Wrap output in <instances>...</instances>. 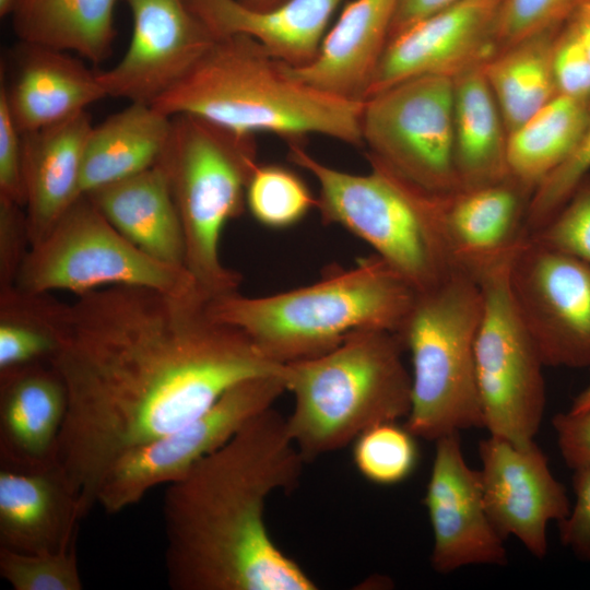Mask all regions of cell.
Segmentation results:
<instances>
[{"label":"cell","instance_id":"1","mask_svg":"<svg viewBox=\"0 0 590 590\" xmlns=\"http://www.w3.org/2000/svg\"><path fill=\"white\" fill-rule=\"evenodd\" d=\"M209 300L127 285L73 303L48 298L59 339L48 363L68 397L54 461L82 519L127 452L194 420L236 384L281 370L245 332L214 319Z\"/></svg>","mask_w":590,"mask_h":590},{"label":"cell","instance_id":"2","mask_svg":"<svg viewBox=\"0 0 590 590\" xmlns=\"http://www.w3.org/2000/svg\"><path fill=\"white\" fill-rule=\"evenodd\" d=\"M306 461L287 421L270 408L167 484L162 515L173 590H315L272 540L267 499L293 491Z\"/></svg>","mask_w":590,"mask_h":590},{"label":"cell","instance_id":"3","mask_svg":"<svg viewBox=\"0 0 590 590\" xmlns=\"http://www.w3.org/2000/svg\"><path fill=\"white\" fill-rule=\"evenodd\" d=\"M363 104L295 79L257 40L233 35L215 38L151 105L169 117L189 114L238 133L271 132L287 144L321 134L362 146Z\"/></svg>","mask_w":590,"mask_h":590},{"label":"cell","instance_id":"4","mask_svg":"<svg viewBox=\"0 0 590 590\" xmlns=\"http://www.w3.org/2000/svg\"><path fill=\"white\" fill-rule=\"evenodd\" d=\"M417 291L374 253L318 282L267 296L233 292L208 302L209 314L245 332L271 361L323 354L349 334L382 329L399 334Z\"/></svg>","mask_w":590,"mask_h":590},{"label":"cell","instance_id":"5","mask_svg":"<svg viewBox=\"0 0 590 590\" xmlns=\"http://www.w3.org/2000/svg\"><path fill=\"white\" fill-rule=\"evenodd\" d=\"M404 350L394 332L362 329L323 354L282 365L294 398L287 428L306 463L375 425L406 418L412 378Z\"/></svg>","mask_w":590,"mask_h":590},{"label":"cell","instance_id":"6","mask_svg":"<svg viewBox=\"0 0 590 590\" xmlns=\"http://www.w3.org/2000/svg\"><path fill=\"white\" fill-rule=\"evenodd\" d=\"M253 134L238 133L204 118L172 117L157 161L180 219L185 268L209 298L233 292L241 282L225 267L220 241L225 225L243 214L249 178L259 164Z\"/></svg>","mask_w":590,"mask_h":590},{"label":"cell","instance_id":"7","mask_svg":"<svg viewBox=\"0 0 590 590\" xmlns=\"http://www.w3.org/2000/svg\"><path fill=\"white\" fill-rule=\"evenodd\" d=\"M481 312L480 283L462 270L417 292L399 332L412 361L411 409L404 426L416 438L435 441L484 428L474 359Z\"/></svg>","mask_w":590,"mask_h":590},{"label":"cell","instance_id":"8","mask_svg":"<svg viewBox=\"0 0 590 590\" xmlns=\"http://www.w3.org/2000/svg\"><path fill=\"white\" fill-rule=\"evenodd\" d=\"M288 158L317 181L323 224H337L368 244L417 292L456 269L426 225L413 184L367 155L370 172L346 173L317 160L303 143H288Z\"/></svg>","mask_w":590,"mask_h":590},{"label":"cell","instance_id":"9","mask_svg":"<svg viewBox=\"0 0 590 590\" xmlns=\"http://www.w3.org/2000/svg\"><path fill=\"white\" fill-rule=\"evenodd\" d=\"M117 285L177 296L204 295L186 268L161 262L135 247L87 196L76 199L49 232L28 247L13 284L27 294L67 291L75 297Z\"/></svg>","mask_w":590,"mask_h":590},{"label":"cell","instance_id":"10","mask_svg":"<svg viewBox=\"0 0 590 590\" xmlns=\"http://www.w3.org/2000/svg\"><path fill=\"white\" fill-rule=\"evenodd\" d=\"M511 257L477 278L482 312L474 344L475 377L484 428L491 436L524 446L534 441L543 420L545 366L511 297Z\"/></svg>","mask_w":590,"mask_h":590},{"label":"cell","instance_id":"11","mask_svg":"<svg viewBox=\"0 0 590 590\" xmlns=\"http://www.w3.org/2000/svg\"><path fill=\"white\" fill-rule=\"evenodd\" d=\"M452 76L404 80L364 99L367 155L415 185L447 192L460 188L453 156Z\"/></svg>","mask_w":590,"mask_h":590},{"label":"cell","instance_id":"12","mask_svg":"<svg viewBox=\"0 0 590 590\" xmlns=\"http://www.w3.org/2000/svg\"><path fill=\"white\" fill-rule=\"evenodd\" d=\"M285 391L281 370L236 384L194 420L116 461L103 479L96 506L115 515L138 504L152 488L180 479L252 417L272 408Z\"/></svg>","mask_w":590,"mask_h":590},{"label":"cell","instance_id":"13","mask_svg":"<svg viewBox=\"0 0 590 590\" xmlns=\"http://www.w3.org/2000/svg\"><path fill=\"white\" fill-rule=\"evenodd\" d=\"M508 283L544 366L590 367V264L528 234L511 257Z\"/></svg>","mask_w":590,"mask_h":590},{"label":"cell","instance_id":"14","mask_svg":"<svg viewBox=\"0 0 590 590\" xmlns=\"http://www.w3.org/2000/svg\"><path fill=\"white\" fill-rule=\"evenodd\" d=\"M421 214L451 264L477 278L512 256L528 235L532 191L511 176L433 192L415 185Z\"/></svg>","mask_w":590,"mask_h":590},{"label":"cell","instance_id":"15","mask_svg":"<svg viewBox=\"0 0 590 590\" xmlns=\"http://www.w3.org/2000/svg\"><path fill=\"white\" fill-rule=\"evenodd\" d=\"M132 16L130 44L98 73L106 96L152 104L176 84L215 40L185 0H123Z\"/></svg>","mask_w":590,"mask_h":590},{"label":"cell","instance_id":"16","mask_svg":"<svg viewBox=\"0 0 590 590\" xmlns=\"http://www.w3.org/2000/svg\"><path fill=\"white\" fill-rule=\"evenodd\" d=\"M483 500L500 536L516 538L526 550L543 559L547 553L546 528L569 514L565 486L553 475L547 458L532 441L517 446L488 436L479 444Z\"/></svg>","mask_w":590,"mask_h":590},{"label":"cell","instance_id":"17","mask_svg":"<svg viewBox=\"0 0 590 590\" xmlns=\"http://www.w3.org/2000/svg\"><path fill=\"white\" fill-rule=\"evenodd\" d=\"M424 505L433 531L430 565L436 573L507 565L505 540L488 518L480 471L468 465L460 433L435 440Z\"/></svg>","mask_w":590,"mask_h":590},{"label":"cell","instance_id":"18","mask_svg":"<svg viewBox=\"0 0 590 590\" xmlns=\"http://www.w3.org/2000/svg\"><path fill=\"white\" fill-rule=\"evenodd\" d=\"M499 2L462 0L389 38L366 98L415 76H453L491 58L495 54L494 28Z\"/></svg>","mask_w":590,"mask_h":590},{"label":"cell","instance_id":"19","mask_svg":"<svg viewBox=\"0 0 590 590\" xmlns=\"http://www.w3.org/2000/svg\"><path fill=\"white\" fill-rule=\"evenodd\" d=\"M79 497L55 462L0 464V547L54 553L76 542Z\"/></svg>","mask_w":590,"mask_h":590},{"label":"cell","instance_id":"20","mask_svg":"<svg viewBox=\"0 0 590 590\" xmlns=\"http://www.w3.org/2000/svg\"><path fill=\"white\" fill-rule=\"evenodd\" d=\"M397 0H352L327 31L316 57L285 63L295 79L324 93L364 101L389 40Z\"/></svg>","mask_w":590,"mask_h":590},{"label":"cell","instance_id":"21","mask_svg":"<svg viewBox=\"0 0 590 590\" xmlns=\"http://www.w3.org/2000/svg\"><path fill=\"white\" fill-rule=\"evenodd\" d=\"M67 409L64 384L49 363L0 373V464L54 461Z\"/></svg>","mask_w":590,"mask_h":590},{"label":"cell","instance_id":"22","mask_svg":"<svg viewBox=\"0 0 590 590\" xmlns=\"http://www.w3.org/2000/svg\"><path fill=\"white\" fill-rule=\"evenodd\" d=\"M342 1L284 0L273 8L255 10L239 0H185L215 38L250 37L292 67L304 66L316 57Z\"/></svg>","mask_w":590,"mask_h":590},{"label":"cell","instance_id":"23","mask_svg":"<svg viewBox=\"0 0 590 590\" xmlns=\"http://www.w3.org/2000/svg\"><path fill=\"white\" fill-rule=\"evenodd\" d=\"M92 127L85 110L59 123L22 133L30 246L39 241L82 197L83 154Z\"/></svg>","mask_w":590,"mask_h":590},{"label":"cell","instance_id":"24","mask_svg":"<svg viewBox=\"0 0 590 590\" xmlns=\"http://www.w3.org/2000/svg\"><path fill=\"white\" fill-rule=\"evenodd\" d=\"M25 47L14 82L4 86L10 113L22 133L64 121L106 97L98 73L80 60L60 50Z\"/></svg>","mask_w":590,"mask_h":590},{"label":"cell","instance_id":"25","mask_svg":"<svg viewBox=\"0 0 590 590\" xmlns=\"http://www.w3.org/2000/svg\"><path fill=\"white\" fill-rule=\"evenodd\" d=\"M84 196L135 247L161 262L185 268L180 219L157 164Z\"/></svg>","mask_w":590,"mask_h":590},{"label":"cell","instance_id":"26","mask_svg":"<svg viewBox=\"0 0 590 590\" xmlns=\"http://www.w3.org/2000/svg\"><path fill=\"white\" fill-rule=\"evenodd\" d=\"M483 62L452 76L453 156L460 188L489 185L510 176L508 132Z\"/></svg>","mask_w":590,"mask_h":590},{"label":"cell","instance_id":"27","mask_svg":"<svg viewBox=\"0 0 590 590\" xmlns=\"http://www.w3.org/2000/svg\"><path fill=\"white\" fill-rule=\"evenodd\" d=\"M172 117L144 103L93 126L84 148L81 196L153 167L167 142Z\"/></svg>","mask_w":590,"mask_h":590},{"label":"cell","instance_id":"28","mask_svg":"<svg viewBox=\"0 0 590 590\" xmlns=\"http://www.w3.org/2000/svg\"><path fill=\"white\" fill-rule=\"evenodd\" d=\"M117 0H21L12 16L25 45L75 51L101 62L111 50Z\"/></svg>","mask_w":590,"mask_h":590},{"label":"cell","instance_id":"29","mask_svg":"<svg viewBox=\"0 0 590 590\" xmlns=\"http://www.w3.org/2000/svg\"><path fill=\"white\" fill-rule=\"evenodd\" d=\"M560 27L529 37L483 62L508 134L558 95L552 59Z\"/></svg>","mask_w":590,"mask_h":590},{"label":"cell","instance_id":"30","mask_svg":"<svg viewBox=\"0 0 590 590\" xmlns=\"http://www.w3.org/2000/svg\"><path fill=\"white\" fill-rule=\"evenodd\" d=\"M590 102L556 95L508 134L509 175L532 192L573 152L585 129Z\"/></svg>","mask_w":590,"mask_h":590},{"label":"cell","instance_id":"31","mask_svg":"<svg viewBox=\"0 0 590 590\" xmlns=\"http://www.w3.org/2000/svg\"><path fill=\"white\" fill-rule=\"evenodd\" d=\"M58 347L47 294H27L14 286L1 288L0 373L48 363Z\"/></svg>","mask_w":590,"mask_h":590},{"label":"cell","instance_id":"32","mask_svg":"<svg viewBox=\"0 0 590 590\" xmlns=\"http://www.w3.org/2000/svg\"><path fill=\"white\" fill-rule=\"evenodd\" d=\"M317 205L303 178L279 164H258L246 189V208L261 225L284 229L299 223Z\"/></svg>","mask_w":590,"mask_h":590},{"label":"cell","instance_id":"33","mask_svg":"<svg viewBox=\"0 0 590 590\" xmlns=\"http://www.w3.org/2000/svg\"><path fill=\"white\" fill-rule=\"evenodd\" d=\"M415 436L396 422L381 423L362 433L353 446V461L367 481L392 485L415 470L418 449Z\"/></svg>","mask_w":590,"mask_h":590},{"label":"cell","instance_id":"34","mask_svg":"<svg viewBox=\"0 0 590 590\" xmlns=\"http://www.w3.org/2000/svg\"><path fill=\"white\" fill-rule=\"evenodd\" d=\"M0 576L14 590H82L76 542L54 553L28 554L0 547Z\"/></svg>","mask_w":590,"mask_h":590},{"label":"cell","instance_id":"35","mask_svg":"<svg viewBox=\"0 0 590 590\" xmlns=\"http://www.w3.org/2000/svg\"><path fill=\"white\" fill-rule=\"evenodd\" d=\"M588 1L500 0L494 28L495 54L529 37L560 27Z\"/></svg>","mask_w":590,"mask_h":590},{"label":"cell","instance_id":"36","mask_svg":"<svg viewBox=\"0 0 590 590\" xmlns=\"http://www.w3.org/2000/svg\"><path fill=\"white\" fill-rule=\"evenodd\" d=\"M590 174V106L582 134L569 156L534 189L527 214L532 233L548 222L566 203L579 182Z\"/></svg>","mask_w":590,"mask_h":590},{"label":"cell","instance_id":"37","mask_svg":"<svg viewBox=\"0 0 590 590\" xmlns=\"http://www.w3.org/2000/svg\"><path fill=\"white\" fill-rule=\"evenodd\" d=\"M541 244L590 264V174L541 228L529 233Z\"/></svg>","mask_w":590,"mask_h":590},{"label":"cell","instance_id":"38","mask_svg":"<svg viewBox=\"0 0 590 590\" xmlns=\"http://www.w3.org/2000/svg\"><path fill=\"white\" fill-rule=\"evenodd\" d=\"M552 63L557 93L590 102V59L567 22L555 38Z\"/></svg>","mask_w":590,"mask_h":590},{"label":"cell","instance_id":"39","mask_svg":"<svg viewBox=\"0 0 590 590\" xmlns=\"http://www.w3.org/2000/svg\"><path fill=\"white\" fill-rule=\"evenodd\" d=\"M0 199L25 206L22 132L10 113L3 85L0 88Z\"/></svg>","mask_w":590,"mask_h":590},{"label":"cell","instance_id":"40","mask_svg":"<svg viewBox=\"0 0 590 590\" xmlns=\"http://www.w3.org/2000/svg\"><path fill=\"white\" fill-rule=\"evenodd\" d=\"M575 505L558 522L560 543L582 562H590V463L573 469Z\"/></svg>","mask_w":590,"mask_h":590},{"label":"cell","instance_id":"41","mask_svg":"<svg viewBox=\"0 0 590 590\" xmlns=\"http://www.w3.org/2000/svg\"><path fill=\"white\" fill-rule=\"evenodd\" d=\"M23 206L0 199V276L1 288L13 286L20 266L30 247Z\"/></svg>","mask_w":590,"mask_h":590},{"label":"cell","instance_id":"42","mask_svg":"<svg viewBox=\"0 0 590 590\" xmlns=\"http://www.w3.org/2000/svg\"><path fill=\"white\" fill-rule=\"evenodd\" d=\"M557 447L567 467L590 463V408L581 412L558 413L553 417Z\"/></svg>","mask_w":590,"mask_h":590},{"label":"cell","instance_id":"43","mask_svg":"<svg viewBox=\"0 0 590 590\" xmlns=\"http://www.w3.org/2000/svg\"><path fill=\"white\" fill-rule=\"evenodd\" d=\"M462 0H397L389 38L418 20Z\"/></svg>","mask_w":590,"mask_h":590},{"label":"cell","instance_id":"44","mask_svg":"<svg viewBox=\"0 0 590 590\" xmlns=\"http://www.w3.org/2000/svg\"><path fill=\"white\" fill-rule=\"evenodd\" d=\"M566 22L590 59V1L583 3Z\"/></svg>","mask_w":590,"mask_h":590},{"label":"cell","instance_id":"45","mask_svg":"<svg viewBox=\"0 0 590 590\" xmlns=\"http://www.w3.org/2000/svg\"><path fill=\"white\" fill-rule=\"evenodd\" d=\"M590 408V384L574 399L568 412L577 413Z\"/></svg>","mask_w":590,"mask_h":590},{"label":"cell","instance_id":"46","mask_svg":"<svg viewBox=\"0 0 590 590\" xmlns=\"http://www.w3.org/2000/svg\"><path fill=\"white\" fill-rule=\"evenodd\" d=\"M243 4L255 10H267L273 8L284 0H239Z\"/></svg>","mask_w":590,"mask_h":590},{"label":"cell","instance_id":"47","mask_svg":"<svg viewBox=\"0 0 590 590\" xmlns=\"http://www.w3.org/2000/svg\"><path fill=\"white\" fill-rule=\"evenodd\" d=\"M21 0H0V16L12 15Z\"/></svg>","mask_w":590,"mask_h":590}]
</instances>
